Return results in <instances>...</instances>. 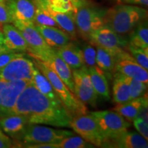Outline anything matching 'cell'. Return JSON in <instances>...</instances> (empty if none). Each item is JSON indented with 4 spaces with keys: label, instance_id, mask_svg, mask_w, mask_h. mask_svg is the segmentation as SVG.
I'll return each mask as SVG.
<instances>
[{
    "label": "cell",
    "instance_id": "cell-19",
    "mask_svg": "<svg viewBox=\"0 0 148 148\" xmlns=\"http://www.w3.org/2000/svg\"><path fill=\"white\" fill-rule=\"evenodd\" d=\"M4 36L3 45L10 50L14 51H28V45L19 30L11 23L3 24L1 26Z\"/></svg>",
    "mask_w": 148,
    "mask_h": 148
},
{
    "label": "cell",
    "instance_id": "cell-6",
    "mask_svg": "<svg viewBox=\"0 0 148 148\" xmlns=\"http://www.w3.org/2000/svg\"><path fill=\"white\" fill-rule=\"evenodd\" d=\"M90 114L93 116L97 122L103 142L126 132L130 126V121L116 111L99 110L90 112Z\"/></svg>",
    "mask_w": 148,
    "mask_h": 148
},
{
    "label": "cell",
    "instance_id": "cell-38",
    "mask_svg": "<svg viewBox=\"0 0 148 148\" xmlns=\"http://www.w3.org/2000/svg\"><path fill=\"white\" fill-rule=\"evenodd\" d=\"M117 1L120 3H126V4L143 5V6L148 5V0H117Z\"/></svg>",
    "mask_w": 148,
    "mask_h": 148
},
{
    "label": "cell",
    "instance_id": "cell-4",
    "mask_svg": "<svg viewBox=\"0 0 148 148\" xmlns=\"http://www.w3.org/2000/svg\"><path fill=\"white\" fill-rule=\"evenodd\" d=\"M107 9L96 6L88 0H82L75 13V23L79 34L88 40L89 34L105 25Z\"/></svg>",
    "mask_w": 148,
    "mask_h": 148
},
{
    "label": "cell",
    "instance_id": "cell-33",
    "mask_svg": "<svg viewBox=\"0 0 148 148\" xmlns=\"http://www.w3.org/2000/svg\"><path fill=\"white\" fill-rule=\"evenodd\" d=\"M82 51L83 60H84L85 65L87 67L97 66V63H96V49L94 47H92L91 44L84 45Z\"/></svg>",
    "mask_w": 148,
    "mask_h": 148
},
{
    "label": "cell",
    "instance_id": "cell-2",
    "mask_svg": "<svg viewBox=\"0 0 148 148\" xmlns=\"http://www.w3.org/2000/svg\"><path fill=\"white\" fill-rule=\"evenodd\" d=\"M147 18V9L136 5L121 3L107 9L104 20L105 25L123 36Z\"/></svg>",
    "mask_w": 148,
    "mask_h": 148
},
{
    "label": "cell",
    "instance_id": "cell-9",
    "mask_svg": "<svg viewBox=\"0 0 148 148\" xmlns=\"http://www.w3.org/2000/svg\"><path fill=\"white\" fill-rule=\"evenodd\" d=\"M88 40L92 45L105 48L116 54L128 43L126 38L106 25L90 33Z\"/></svg>",
    "mask_w": 148,
    "mask_h": 148
},
{
    "label": "cell",
    "instance_id": "cell-20",
    "mask_svg": "<svg viewBox=\"0 0 148 148\" xmlns=\"http://www.w3.org/2000/svg\"><path fill=\"white\" fill-rule=\"evenodd\" d=\"M56 53L69 65L71 69H76L84 64L82 49L78 46L69 42L63 47L55 49Z\"/></svg>",
    "mask_w": 148,
    "mask_h": 148
},
{
    "label": "cell",
    "instance_id": "cell-35",
    "mask_svg": "<svg viewBox=\"0 0 148 148\" xmlns=\"http://www.w3.org/2000/svg\"><path fill=\"white\" fill-rule=\"evenodd\" d=\"M133 124L138 133L143 136L146 140L148 139V124L147 121L139 117H136L133 120Z\"/></svg>",
    "mask_w": 148,
    "mask_h": 148
},
{
    "label": "cell",
    "instance_id": "cell-31",
    "mask_svg": "<svg viewBox=\"0 0 148 148\" xmlns=\"http://www.w3.org/2000/svg\"><path fill=\"white\" fill-rule=\"evenodd\" d=\"M130 100L140 97L147 92V84L138 79L128 77Z\"/></svg>",
    "mask_w": 148,
    "mask_h": 148
},
{
    "label": "cell",
    "instance_id": "cell-16",
    "mask_svg": "<svg viewBox=\"0 0 148 148\" xmlns=\"http://www.w3.org/2000/svg\"><path fill=\"white\" fill-rule=\"evenodd\" d=\"M6 3L14 21L34 23L36 7L32 0H6Z\"/></svg>",
    "mask_w": 148,
    "mask_h": 148
},
{
    "label": "cell",
    "instance_id": "cell-36",
    "mask_svg": "<svg viewBox=\"0 0 148 148\" xmlns=\"http://www.w3.org/2000/svg\"><path fill=\"white\" fill-rule=\"evenodd\" d=\"M24 56L23 53L19 52V51H10L8 52H5L0 54V69L6 65L9 62L13 59L17 58V57H21Z\"/></svg>",
    "mask_w": 148,
    "mask_h": 148
},
{
    "label": "cell",
    "instance_id": "cell-7",
    "mask_svg": "<svg viewBox=\"0 0 148 148\" xmlns=\"http://www.w3.org/2000/svg\"><path fill=\"white\" fill-rule=\"evenodd\" d=\"M31 81H5L0 79V119L12 114L18 97Z\"/></svg>",
    "mask_w": 148,
    "mask_h": 148
},
{
    "label": "cell",
    "instance_id": "cell-23",
    "mask_svg": "<svg viewBox=\"0 0 148 148\" xmlns=\"http://www.w3.org/2000/svg\"><path fill=\"white\" fill-rule=\"evenodd\" d=\"M112 98L116 104L127 102L130 100L128 77L117 72L114 73Z\"/></svg>",
    "mask_w": 148,
    "mask_h": 148
},
{
    "label": "cell",
    "instance_id": "cell-32",
    "mask_svg": "<svg viewBox=\"0 0 148 148\" xmlns=\"http://www.w3.org/2000/svg\"><path fill=\"white\" fill-rule=\"evenodd\" d=\"M34 25H47V26L58 27L56 22L52 17L48 14L45 10L42 8L36 7V13L34 16Z\"/></svg>",
    "mask_w": 148,
    "mask_h": 148
},
{
    "label": "cell",
    "instance_id": "cell-39",
    "mask_svg": "<svg viewBox=\"0 0 148 148\" xmlns=\"http://www.w3.org/2000/svg\"><path fill=\"white\" fill-rule=\"evenodd\" d=\"M23 147L29 148H58L57 143H38L27 145Z\"/></svg>",
    "mask_w": 148,
    "mask_h": 148
},
{
    "label": "cell",
    "instance_id": "cell-26",
    "mask_svg": "<svg viewBox=\"0 0 148 148\" xmlns=\"http://www.w3.org/2000/svg\"><path fill=\"white\" fill-rule=\"evenodd\" d=\"M32 82L34 83V86L37 88V89L39 90L42 94L46 96L48 99H50L53 102L58 103V104L63 105V103H62V101H60L58 95L56 93L55 90L51 86L49 79L37 69L36 66L34 67Z\"/></svg>",
    "mask_w": 148,
    "mask_h": 148
},
{
    "label": "cell",
    "instance_id": "cell-42",
    "mask_svg": "<svg viewBox=\"0 0 148 148\" xmlns=\"http://www.w3.org/2000/svg\"><path fill=\"white\" fill-rule=\"evenodd\" d=\"M3 40H4V36L2 31L0 29V45H3Z\"/></svg>",
    "mask_w": 148,
    "mask_h": 148
},
{
    "label": "cell",
    "instance_id": "cell-37",
    "mask_svg": "<svg viewBox=\"0 0 148 148\" xmlns=\"http://www.w3.org/2000/svg\"><path fill=\"white\" fill-rule=\"evenodd\" d=\"M14 141L0 130V148L15 147V142Z\"/></svg>",
    "mask_w": 148,
    "mask_h": 148
},
{
    "label": "cell",
    "instance_id": "cell-30",
    "mask_svg": "<svg viewBox=\"0 0 148 148\" xmlns=\"http://www.w3.org/2000/svg\"><path fill=\"white\" fill-rule=\"evenodd\" d=\"M125 47L127 49V52L132 56V58L138 64L146 70L148 69V48L142 49L140 47H134L128 43Z\"/></svg>",
    "mask_w": 148,
    "mask_h": 148
},
{
    "label": "cell",
    "instance_id": "cell-24",
    "mask_svg": "<svg viewBox=\"0 0 148 148\" xmlns=\"http://www.w3.org/2000/svg\"><path fill=\"white\" fill-rule=\"evenodd\" d=\"M90 79L97 96L106 100L110 99L108 80L104 72L97 66L88 67Z\"/></svg>",
    "mask_w": 148,
    "mask_h": 148
},
{
    "label": "cell",
    "instance_id": "cell-8",
    "mask_svg": "<svg viewBox=\"0 0 148 148\" xmlns=\"http://www.w3.org/2000/svg\"><path fill=\"white\" fill-rule=\"evenodd\" d=\"M70 127L86 141L96 147H101L103 138L95 118L92 114H84L73 117Z\"/></svg>",
    "mask_w": 148,
    "mask_h": 148
},
{
    "label": "cell",
    "instance_id": "cell-10",
    "mask_svg": "<svg viewBox=\"0 0 148 148\" xmlns=\"http://www.w3.org/2000/svg\"><path fill=\"white\" fill-rule=\"evenodd\" d=\"M74 83V94L84 104L95 106L97 95L90 79L88 67L84 65L72 72Z\"/></svg>",
    "mask_w": 148,
    "mask_h": 148
},
{
    "label": "cell",
    "instance_id": "cell-3",
    "mask_svg": "<svg viewBox=\"0 0 148 148\" xmlns=\"http://www.w3.org/2000/svg\"><path fill=\"white\" fill-rule=\"evenodd\" d=\"M33 63L37 69L49 79L56 95L63 103L66 110L71 114L72 117L88 114V108L86 105L69 90L66 85L52 70L49 69L42 61L38 59L34 58Z\"/></svg>",
    "mask_w": 148,
    "mask_h": 148
},
{
    "label": "cell",
    "instance_id": "cell-41",
    "mask_svg": "<svg viewBox=\"0 0 148 148\" xmlns=\"http://www.w3.org/2000/svg\"><path fill=\"white\" fill-rule=\"evenodd\" d=\"M12 50H10L8 48H7L4 45H0V54L1 53H3L5 52H8V51H10Z\"/></svg>",
    "mask_w": 148,
    "mask_h": 148
},
{
    "label": "cell",
    "instance_id": "cell-11",
    "mask_svg": "<svg viewBox=\"0 0 148 148\" xmlns=\"http://www.w3.org/2000/svg\"><path fill=\"white\" fill-rule=\"evenodd\" d=\"M34 64L24 56L13 59L0 69V79L5 81L32 80Z\"/></svg>",
    "mask_w": 148,
    "mask_h": 148
},
{
    "label": "cell",
    "instance_id": "cell-1",
    "mask_svg": "<svg viewBox=\"0 0 148 148\" xmlns=\"http://www.w3.org/2000/svg\"><path fill=\"white\" fill-rule=\"evenodd\" d=\"M23 114L29 123L70 127L72 116L64 105L51 101L34 86L32 80L17 98L12 114Z\"/></svg>",
    "mask_w": 148,
    "mask_h": 148
},
{
    "label": "cell",
    "instance_id": "cell-29",
    "mask_svg": "<svg viewBox=\"0 0 148 148\" xmlns=\"http://www.w3.org/2000/svg\"><path fill=\"white\" fill-rule=\"evenodd\" d=\"M58 148H86L95 147L92 143L86 141L81 136H73L64 138L57 143Z\"/></svg>",
    "mask_w": 148,
    "mask_h": 148
},
{
    "label": "cell",
    "instance_id": "cell-5",
    "mask_svg": "<svg viewBox=\"0 0 148 148\" xmlns=\"http://www.w3.org/2000/svg\"><path fill=\"white\" fill-rule=\"evenodd\" d=\"M74 132L66 130H57L35 123H28L24 130L18 141L21 145H33L38 143H58L67 136H73ZM22 146V147H23Z\"/></svg>",
    "mask_w": 148,
    "mask_h": 148
},
{
    "label": "cell",
    "instance_id": "cell-13",
    "mask_svg": "<svg viewBox=\"0 0 148 148\" xmlns=\"http://www.w3.org/2000/svg\"><path fill=\"white\" fill-rule=\"evenodd\" d=\"M13 25L21 32L28 45L27 52L31 56H35L51 47L46 43L41 35L37 30L34 23L14 21Z\"/></svg>",
    "mask_w": 148,
    "mask_h": 148
},
{
    "label": "cell",
    "instance_id": "cell-18",
    "mask_svg": "<svg viewBox=\"0 0 148 148\" xmlns=\"http://www.w3.org/2000/svg\"><path fill=\"white\" fill-rule=\"evenodd\" d=\"M35 26L46 43L53 49L63 47L71 40L67 33L57 27L37 25H35Z\"/></svg>",
    "mask_w": 148,
    "mask_h": 148
},
{
    "label": "cell",
    "instance_id": "cell-34",
    "mask_svg": "<svg viewBox=\"0 0 148 148\" xmlns=\"http://www.w3.org/2000/svg\"><path fill=\"white\" fill-rule=\"evenodd\" d=\"M13 21V18L6 3V0H0V24L12 23Z\"/></svg>",
    "mask_w": 148,
    "mask_h": 148
},
{
    "label": "cell",
    "instance_id": "cell-22",
    "mask_svg": "<svg viewBox=\"0 0 148 148\" xmlns=\"http://www.w3.org/2000/svg\"><path fill=\"white\" fill-rule=\"evenodd\" d=\"M146 102H147V92L141 97L117 104L112 110L116 111L128 121H132L137 117L142 106Z\"/></svg>",
    "mask_w": 148,
    "mask_h": 148
},
{
    "label": "cell",
    "instance_id": "cell-12",
    "mask_svg": "<svg viewBox=\"0 0 148 148\" xmlns=\"http://www.w3.org/2000/svg\"><path fill=\"white\" fill-rule=\"evenodd\" d=\"M32 58L42 61L74 93V83L71 68L59 56L55 49L51 48L49 50L43 51Z\"/></svg>",
    "mask_w": 148,
    "mask_h": 148
},
{
    "label": "cell",
    "instance_id": "cell-44",
    "mask_svg": "<svg viewBox=\"0 0 148 148\" xmlns=\"http://www.w3.org/2000/svg\"><path fill=\"white\" fill-rule=\"evenodd\" d=\"M3 1H5V0H3Z\"/></svg>",
    "mask_w": 148,
    "mask_h": 148
},
{
    "label": "cell",
    "instance_id": "cell-40",
    "mask_svg": "<svg viewBox=\"0 0 148 148\" xmlns=\"http://www.w3.org/2000/svg\"><path fill=\"white\" fill-rule=\"evenodd\" d=\"M32 1L36 7L45 10L48 8V5L50 0H32Z\"/></svg>",
    "mask_w": 148,
    "mask_h": 148
},
{
    "label": "cell",
    "instance_id": "cell-43",
    "mask_svg": "<svg viewBox=\"0 0 148 148\" xmlns=\"http://www.w3.org/2000/svg\"><path fill=\"white\" fill-rule=\"evenodd\" d=\"M0 29H1V25L0 24Z\"/></svg>",
    "mask_w": 148,
    "mask_h": 148
},
{
    "label": "cell",
    "instance_id": "cell-15",
    "mask_svg": "<svg viewBox=\"0 0 148 148\" xmlns=\"http://www.w3.org/2000/svg\"><path fill=\"white\" fill-rule=\"evenodd\" d=\"M101 147L147 148V140L140 134L134 132L122 133L115 138L104 141Z\"/></svg>",
    "mask_w": 148,
    "mask_h": 148
},
{
    "label": "cell",
    "instance_id": "cell-17",
    "mask_svg": "<svg viewBox=\"0 0 148 148\" xmlns=\"http://www.w3.org/2000/svg\"><path fill=\"white\" fill-rule=\"evenodd\" d=\"M29 121L23 114H14L0 119V128L14 140L18 141Z\"/></svg>",
    "mask_w": 148,
    "mask_h": 148
},
{
    "label": "cell",
    "instance_id": "cell-27",
    "mask_svg": "<svg viewBox=\"0 0 148 148\" xmlns=\"http://www.w3.org/2000/svg\"><path fill=\"white\" fill-rule=\"evenodd\" d=\"M128 44L142 49L148 48V24L145 19L129 33Z\"/></svg>",
    "mask_w": 148,
    "mask_h": 148
},
{
    "label": "cell",
    "instance_id": "cell-28",
    "mask_svg": "<svg viewBox=\"0 0 148 148\" xmlns=\"http://www.w3.org/2000/svg\"><path fill=\"white\" fill-rule=\"evenodd\" d=\"M81 1L82 0H50L47 8L55 12H75Z\"/></svg>",
    "mask_w": 148,
    "mask_h": 148
},
{
    "label": "cell",
    "instance_id": "cell-21",
    "mask_svg": "<svg viewBox=\"0 0 148 148\" xmlns=\"http://www.w3.org/2000/svg\"><path fill=\"white\" fill-rule=\"evenodd\" d=\"M43 10V9H42ZM45 12L56 22L58 27L69 35L71 39H75L77 37V29L75 23V12H59L47 8Z\"/></svg>",
    "mask_w": 148,
    "mask_h": 148
},
{
    "label": "cell",
    "instance_id": "cell-14",
    "mask_svg": "<svg viewBox=\"0 0 148 148\" xmlns=\"http://www.w3.org/2000/svg\"><path fill=\"white\" fill-rule=\"evenodd\" d=\"M115 72L147 84L148 82L147 70L138 64L132 56L123 49L116 55L114 73Z\"/></svg>",
    "mask_w": 148,
    "mask_h": 148
},
{
    "label": "cell",
    "instance_id": "cell-25",
    "mask_svg": "<svg viewBox=\"0 0 148 148\" xmlns=\"http://www.w3.org/2000/svg\"><path fill=\"white\" fill-rule=\"evenodd\" d=\"M116 55L113 51L105 48L96 47V63L97 66L104 72L109 78L112 77L114 73V65L116 62Z\"/></svg>",
    "mask_w": 148,
    "mask_h": 148
}]
</instances>
